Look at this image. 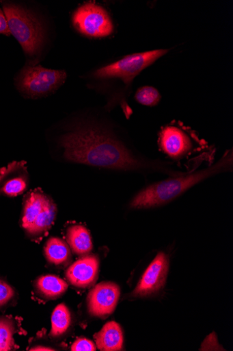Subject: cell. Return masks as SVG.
I'll list each match as a JSON object with an SVG mask.
<instances>
[{
	"label": "cell",
	"mask_w": 233,
	"mask_h": 351,
	"mask_svg": "<svg viewBox=\"0 0 233 351\" xmlns=\"http://www.w3.org/2000/svg\"><path fill=\"white\" fill-rule=\"evenodd\" d=\"M3 7L11 35L20 43L27 57L38 56L45 40V30L41 21L20 5L4 2Z\"/></svg>",
	"instance_id": "3"
},
{
	"label": "cell",
	"mask_w": 233,
	"mask_h": 351,
	"mask_svg": "<svg viewBox=\"0 0 233 351\" xmlns=\"http://www.w3.org/2000/svg\"><path fill=\"white\" fill-rule=\"evenodd\" d=\"M72 22L79 33L90 38L107 37L113 31V24L108 12L92 3L78 8L74 13Z\"/></svg>",
	"instance_id": "8"
},
{
	"label": "cell",
	"mask_w": 233,
	"mask_h": 351,
	"mask_svg": "<svg viewBox=\"0 0 233 351\" xmlns=\"http://www.w3.org/2000/svg\"><path fill=\"white\" fill-rule=\"evenodd\" d=\"M14 296L12 287L5 281L0 280V306L7 304Z\"/></svg>",
	"instance_id": "20"
},
{
	"label": "cell",
	"mask_w": 233,
	"mask_h": 351,
	"mask_svg": "<svg viewBox=\"0 0 233 351\" xmlns=\"http://www.w3.org/2000/svg\"><path fill=\"white\" fill-rule=\"evenodd\" d=\"M232 151L225 153L217 163L208 168L169 176L142 189L131 201L135 209L150 208L167 204L178 198L188 189L211 177L232 170Z\"/></svg>",
	"instance_id": "2"
},
{
	"label": "cell",
	"mask_w": 233,
	"mask_h": 351,
	"mask_svg": "<svg viewBox=\"0 0 233 351\" xmlns=\"http://www.w3.org/2000/svg\"><path fill=\"white\" fill-rule=\"evenodd\" d=\"M66 77L64 71L27 66L16 77V85L24 97L39 99L57 90L66 82Z\"/></svg>",
	"instance_id": "5"
},
{
	"label": "cell",
	"mask_w": 233,
	"mask_h": 351,
	"mask_svg": "<svg viewBox=\"0 0 233 351\" xmlns=\"http://www.w3.org/2000/svg\"><path fill=\"white\" fill-rule=\"evenodd\" d=\"M59 144L66 160L90 167L140 173H159L169 176L183 173L172 164L147 158L126 145L113 132L92 122L77 123L62 136Z\"/></svg>",
	"instance_id": "1"
},
{
	"label": "cell",
	"mask_w": 233,
	"mask_h": 351,
	"mask_svg": "<svg viewBox=\"0 0 233 351\" xmlns=\"http://www.w3.org/2000/svg\"><path fill=\"white\" fill-rule=\"evenodd\" d=\"M36 288L43 297L47 299H55L68 290V285L58 276L47 275L38 280Z\"/></svg>",
	"instance_id": "16"
},
{
	"label": "cell",
	"mask_w": 233,
	"mask_h": 351,
	"mask_svg": "<svg viewBox=\"0 0 233 351\" xmlns=\"http://www.w3.org/2000/svg\"><path fill=\"white\" fill-rule=\"evenodd\" d=\"M169 265L167 255L159 252L144 273L133 294L135 296H147L160 290L167 276Z\"/></svg>",
	"instance_id": "10"
},
{
	"label": "cell",
	"mask_w": 233,
	"mask_h": 351,
	"mask_svg": "<svg viewBox=\"0 0 233 351\" xmlns=\"http://www.w3.org/2000/svg\"><path fill=\"white\" fill-rule=\"evenodd\" d=\"M168 52V49H157L128 55L96 70L92 77L99 81L118 82L128 88L143 71Z\"/></svg>",
	"instance_id": "4"
},
{
	"label": "cell",
	"mask_w": 233,
	"mask_h": 351,
	"mask_svg": "<svg viewBox=\"0 0 233 351\" xmlns=\"http://www.w3.org/2000/svg\"><path fill=\"white\" fill-rule=\"evenodd\" d=\"M120 295V288L116 284L111 282L98 284L87 297L90 313L96 317H106L111 314L117 306Z\"/></svg>",
	"instance_id": "9"
},
{
	"label": "cell",
	"mask_w": 233,
	"mask_h": 351,
	"mask_svg": "<svg viewBox=\"0 0 233 351\" xmlns=\"http://www.w3.org/2000/svg\"><path fill=\"white\" fill-rule=\"evenodd\" d=\"M135 98L140 104L152 107L159 103L161 97L156 88L146 86L137 90Z\"/></svg>",
	"instance_id": "19"
},
{
	"label": "cell",
	"mask_w": 233,
	"mask_h": 351,
	"mask_svg": "<svg viewBox=\"0 0 233 351\" xmlns=\"http://www.w3.org/2000/svg\"><path fill=\"white\" fill-rule=\"evenodd\" d=\"M31 350H53L51 348H49L38 346V347L31 348Z\"/></svg>",
	"instance_id": "23"
},
{
	"label": "cell",
	"mask_w": 233,
	"mask_h": 351,
	"mask_svg": "<svg viewBox=\"0 0 233 351\" xmlns=\"http://www.w3.org/2000/svg\"><path fill=\"white\" fill-rule=\"evenodd\" d=\"M53 202L40 190L33 191L25 198L22 228L31 237L46 233L53 224L56 216Z\"/></svg>",
	"instance_id": "6"
},
{
	"label": "cell",
	"mask_w": 233,
	"mask_h": 351,
	"mask_svg": "<svg viewBox=\"0 0 233 351\" xmlns=\"http://www.w3.org/2000/svg\"><path fill=\"white\" fill-rule=\"evenodd\" d=\"M0 34H3L6 36H11L7 17L4 11L1 9H0Z\"/></svg>",
	"instance_id": "22"
},
{
	"label": "cell",
	"mask_w": 233,
	"mask_h": 351,
	"mask_svg": "<svg viewBox=\"0 0 233 351\" xmlns=\"http://www.w3.org/2000/svg\"><path fill=\"white\" fill-rule=\"evenodd\" d=\"M96 344L104 351L121 350L123 347V333L119 324L114 322L107 324L102 330L94 335Z\"/></svg>",
	"instance_id": "13"
},
{
	"label": "cell",
	"mask_w": 233,
	"mask_h": 351,
	"mask_svg": "<svg viewBox=\"0 0 233 351\" xmlns=\"http://www.w3.org/2000/svg\"><path fill=\"white\" fill-rule=\"evenodd\" d=\"M99 261L95 255L85 254L66 272V279L78 288L85 289L96 280Z\"/></svg>",
	"instance_id": "12"
},
{
	"label": "cell",
	"mask_w": 233,
	"mask_h": 351,
	"mask_svg": "<svg viewBox=\"0 0 233 351\" xmlns=\"http://www.w3.org/2000/svg\"><path fill=\"white\" fill-rule=\"evenodd\" d=\"M14 332L15 326L12 320L6 317L0 318V351L10 350L13 348Z\"/></svg>",
	"instance_id": "18"
},
{
	"label": "cell",
	"mask_w": 233,
	"mask_h": 351,
	"mask_svg": "<svg viewBox=\"0 0 233 351\" xmlns=\"http://www.w3.org/2000/svg\"><path fill=\"white\" fill-rule=\"evenodd\" d=\"M66 241L74 253L79 255L89 254L93 245L89 231L82 226H73L66 232Z\"/></svg>",
	"instance_id": "14"
},
{
	"label": "cell",
	"mask_w": 233,
	"mask_h": 351,
	"mask_svg": "<svg viewBox=\"0 0 233 351\" xmlns=\"http://www.w3.org/2000/svg\"><path fill=\"white\" fill-rule=\"evenodd\" d=\"M52 329L51 336L59 337L68 330L70 326L72 318L71 313L64 304L58 305L52 315Z\"/></svg>",
	"instance_id": "17"
},
{
	"label": "cell",
	"mask_w": 233,
	"mask_h": 351,
	"mask_svg": "<svg viewBox=\"0 0 233 351\" xmlns=\"http://www.w3.org/2000/svg\"><path fill=\"white\" fill-rule=\"evenodd\" d=\"M159 145L162 152L174 161H181L201 149L202 143L186 128L171 124L163 128L159 134Z\"/></svg>",
	"instance_id": "7"
},
{
	"label": "cell",
	"mask_w": 233,
	"mask_h": 351,
	"mask_svg": "<svg viewBox=\"0 0 233 351\" xmlns=\"http://www.w3.org/2000/svg\"><path fill=\"white\" fill-rule=\"evenodd\" d=\"M73 351H94L96 347L94 343L87 339L82 338L77 340L72 346Z\"/></svg>",
	"instance_id": "21"
},
{
	"label": "cell",
	"mask_w": 233,
	"mask_h": 351,
	"mask_svg": "<svg viewBox=\"0 0 233 351\" xmlns=\"http://www.w3.org/2000/svg\"><path fill=\"white\" fill-rule=\"evenodd\" d=\"M29 184V173L25 162H14L0 169V195L16 197L22 195Z\"/></svg>",
	"instance_id": "11"
},
{
	"label": "cell",
	"mask_w": 233,
	"mask_h": 351,
	"mask_svg": "<svg viewBox=\"0 0 233 351\" xmlns=\"http://www.w3.org/2000/svg\"><path fill=\"white\" fill-rule=\"evenodd\" d=\"M44 252L48 261L56 266L64 265L70 260V246L59 238H51L46 244Z\"/></svg>",
	"instance_id": "15"
}]
</instances>
